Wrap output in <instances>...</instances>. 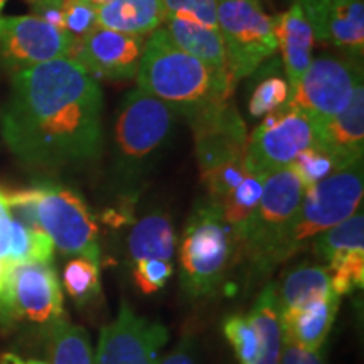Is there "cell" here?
<instances>
[{"mask_svg": "<svg viewBox=\"0 0 364 364\" xmlns=\"http://www.w3.org/2000/svg\"><path fill=\"white\" fill-rule=\"evenodd\" d=\"M103 91L70 58L12 75L0 132L22 166L54 172L97 161L103 150Z\"/></svg>", "mask_w": 364, "mask_h": 364, "instance_id": "obj_1", "label": "cell"}, {"mask_svg": "<svg viewBox=\"0 0 364 364\" xmlns=\"http://www.w3.org/2000/svg\"><path fill=\"white\" fill-rule=\"evenodd\" d=\"M136 88L171 108L186 120L228 102L236 83L172 43L164 27L145 41L136 71Z\"/></svg>", "mask_w": 364, "mask_h": 364, "instance_id": "obj_2", "label": "cell"}, {"mask_svg": "<svg viewBox=\"0 0 364 364\" xmlns=\"http://www.w3.org/2000/svg\"><path fill=\"white\" fill-rule=\"evenodd\" d=\"M174 127L176 113L140 88L122 102L113 127L110 177L127 208L134 206L145 177L169 147Z\"/></svg>", "mask_w": 364, "mask_h": 364, "instance_id": "obj_3", "label": "cell"}, {"mask_svg": "<svg viewBox=\"0 0 364 364\" xmlns=\"http://www.w3.org/2000/svg\"><path fill=\"white\" fill-rule=\"evenodd\" d=\"M7 201L14 218L43 230L63 255L100 265L98 225L75 189L56 182H41L29 189L7 191Z\"/></svg>", "mask_w": 364, "mask_h": 364, "instance_id": "obj_4", "label": "cell"}, {"mask_svg": "<svg viewBox=\"0 0 364 364\" xmlns=\"http://www.w3.org/2000/svg\"><path fill=\"white\" fill-rule=\"evenodd\" d=\"M240 258L236 231L209 199L196 204L179 247L181 289L198 300L215 295Z\"/></svg>", "mask_w": 364, "mask_h": 364, "instance_id": "obj_5", "label": "cell"}, {"mask_svg": "<svg viewBox=\"0 0 364 364\" xmlns=\"http://www.w3.org/2000/svg\"><path fill=\"white\" fill-rule=\"evenodd\" d=\"M304 193L306 186L292 166L267 174L260 203L236 233L240 241V257L248 262L258 279L268 275L282 263V252Z\"/></svg>", "mask_w": 364, "mask_h": 364, "instance_id": "obj_6", "label": "cell"}, {"mask_svg": "<svg viewBox=\"0 0 364 364\" xmlns=\"http://www.w3.org/2000/svg\"><path fill=\"white\" fill-rule=\"evenodd\" d=\"M363 161L336 171L304 193L299 213L287 236L282 263L309 248L316 236L351 218L363 204Z\"/></svg>", "mask_w": 364, "mask_h": 364, "instance_id": "obj_7", "label": "cell"}, {"mask_svg": "<svg viewBox=\"0 0 364 364\" xmlns=\"http://www.w3.org/2000/svg\"><path fill=\"white\" fill-rule=\"evenodd\" d=\"M218 31L235 83L253 75L279 49L273 21L260 0H218Z\"/></svg>", "mask_w": 364, "mask_h": 364, "instance_id": "obj_8", "label": "cell"}, {"mask_svg": "<svg viewBox=\"0 0 364 364\" xmlns=\"http://www.w3.org/2000/svg\"><path fill=\"white\" fill-rule=\"evenodd\" d=\"M65 317L61 282L51 263H12L0 297V327L51 326Z\"/></svg>", "mask_w": 364, "mask_h": 364, "instance_id": "obj_9", "label": "cell"}, {"mask_svg": "<svg viewBox=\"0 0 364 364\" xmlns=\"http://www.w3.org/2000/svg\"><path fill=\"white\" fill-rule=\"evenodd\" d=\"M317 134L318 124L306 112L285 105L268 113L248 136V171L267 176L292 166L302 150L317 147Z\"/></svg>", "mask_w": 364, "mask_h": 364, "instance_id": "obj_10", "label": "cell"}, {"mask_svg": "<svg viewBox=\"0 0 364 364\" xmlns=\"http://www.w3.org/2000/svg\"><path fill=\"white\" fill-rule=\"evenodd\" d=\"M363 83V66L354 58H312L287 107L302 110L318 125L339 115Z\"/></svg>", "mask_w": 364, "mask_h": 364, "instance_id": "obj_11", "label": "cell"}, {"mask_svg": "<svg viewBox=\"0 0 364 364\" xmlns=\"http://www.w3.org/2000/svg\"><path fill=\"white\" fill-rule=\"evenodd\" d=\"M71 46L73 39L66 31L33 14L0 19V66L12 75L68 58Z\"/></svg>", "mask_w": 364, "mask_h": 364, "instance_id": "obj_12", "label": "cell"}, {"mask_svg": "<svg viewBox=\"0 0 364 364\" xmlns=\"http://www.w3.org/2000/svg\"><path fill=\"white\" fill-rule=\"evenodd\" d=\"M169 331L161 322L136 316L122 302L118 316L100 332L95 364H157Z\"/></svg>", "mask_w": 364, "mask_h": 364, "instance_id": "obj_13", "label": "cell"}, {"mask_svg": "<svg viewBox=\"0 0 364 364\" xmlns=\"http://www.w3.org/2000/svg\"><path fill=\"white\" fill-rule=\"evenodd\" d=\"M331 273L332 290L346 297L364 287V215L351 218L316 236L309 245Z\"/></svg>", "mask_w": 364, "mask_h": 364, "instance_id": "obj_14", "label": "cell"}, {"mask_svg": "<svg viewBox=\"0 0 364 364\" xmlns=\"http://www.w3.org/2000/svg\"><path fill=\"white\" fill-rule=\"evenodd\" d=\"M201 176L235 159L247 157L248 130L233 103L208 108L189 118Z\"/></svg>", "mask_w": 364, "mask_h": 364, "instance_id": "obj_15", "label": "cell"}, {"mask_svg": "<svg viewBox=\"0 0 364 364\" xmlns=\"http://www.w3.org/2000/svg\"><path fill=\"white\" fill-rule=\"evenodd\" d=\"M145 38L95 27L83 39L73 41L68 58L95 80L125 81L136 76L145 49Z\"/></svg>", "mask_w": 364, "mask_h": 364, "instance_id": "obj_16", "label": "cell"}, {"mask_svg": "<svg viewBox=\"0 0 364 364\" xmlns=\"http://www.w3.org/2000/svg\"><path fill=\"white\" fill-rule=\"evenodd\" d=\"M306 14L314 38L349 58L364 54V0H324Z\"/></svg>", "mask_w": 364, "mask_h": 364, "instance_id": "obj_17", "label": "cell"}, {"mask_svg": "<svg viewBox=\"0 0 364 364\" xmlns=\"http://www.w3.org/2000/svg\"><path fill=\"white\" fill-rule=\"evenodd\" d=\"M317 149H321L334 161L338 171L363 161L364 85L354 91L351 102L339 115L318 125Z\"/></svg>", "mask_w": 364, "mask_h": 364, "instance_id": "obj_18", "label": "cell"}, {"mask_svg": "<svg viewBox=\"0 0 364 364\" xmlns=\"http://www.w3.org/2000/svg\"><path fill=\"white\" fill-rule=\"evenodd\" d=\"M341 297L329 294L294 311L280 312V329L284 343L299 346L307 351L318 353L334 324Z\"/></svg>", "mask_w": 364, "mask_h": 364, "instance_id": "obj_19", "label": "cell"}, {"mask_svg": "<svg viewBox=\"0 0 364 364\" xmlns=\"http://www.w3.org/2000/svg\"><path fill=\"white\" fill-rule=\"evenodd\" d=\"M272 21L277 46L284 58L285 80L289 81L290 91L294 93L312 61V49L316 43L312 26L297 4H294L289 11L273 16Z\"/></svg>", "mask_w": 364, "mask_h": 364, "instance_id": "obj_20", "label": "cell"}, {"mask_svg": "<svg viewBox=\"0 0 364 364\" xmlns=\"http://www.w3.org/2000/svg\"><path fill=\"white\" fill-rule=\"evenodd\" d=\"M164 29L167 31L172 43L182 51L199 59L216 73L230 76L226 49L220 31L174 16L166 17Z\"/></svg>", "mask_w": 364, "mask_h": 364, "instance_id": "obj_21", "label": "cell"}, {"mask_svg": "<svg viewBox=\"0 0 364 364\" xmlns=\"http://www.w3.org/2000/svg\"><path fill=\"white\" fill-rule=\"evenodd\" d=\"M162 0H113L97 9V27L145 38L164 26Z\"/></svg>", "mask_w": 364, "mask_h": 364, "instance_id": "obj_22", "label": "cell"}, {"mask_svg": "<svg viewBox=\"0 0 364 364\" xmlns=\"http://www.w3.org/2000/svg\"><path fill=\"white\" fill-rule=\"evenodd\" d=\"M177 236L166 213L154 211L132 226L127 238V255L132 265L140 260H171L176 253Z\"/></svg>", "mask_w": 364, "mask_h": 364, "instance_id": "obj_23", "label": "cell"}, {"mask_svg": "<svg viewBox=\"0 0 364 364\" xmlns=\"http://www.w3.org/2000/svg\"><path fill=\"white\" fill-rule=\"evenodd\" d=\"M277 307L280 312L294 311L334 292L331 273L324 265H299L287 272L279 284L273 285ZM336 294V292H334Z\"/></svg>", "mask_w": 364, "mask_h": 364, "instance_id": "obj_24", "label": "cell"}, {"mask_svg": "<svg viewBox=\"0 0 364 364\" xmlns=\"http://www.w3.org/2000/svg\"><path fill=\"white\" fill-rule=\"evenodd\" d=\"M248 317L260 338V356L257 364H280L284 339H282L279 307H277L273 284H268L263 289Z\"/></svg>", "mask_w": 364, "mask_h": 364, "instance_id": "obj_25", "label": "cell"}, {"mask_svg": "<svg viewBox=\"0 0 364 364\" xmlns=\"http://www.w3.org/2000/svg\"><path fill=\"white\" fill-rule=\"evenodd\" d=\"M49 364H95L88 332L65 317L48 326Z\"/></svg>", "mask_w": 364, "mask_h": 364, "instance_id": "obj_26", "label": "cell"}, {"mask_svg": "<svg viewBox=\"0 0 364 364\" xmlns=\"http://www.w3.org/2000/svg\"><path fill=\"white\" fill-rule=\"evenodd\" d=\"M51 238L38 228H31L14 218L11 236V263H51L54 257Z\"/></svg>", "mask_w": 364, "mask_h": 364, "instance_id": "obj_27", "label": "cell"}, {"mask_svg": "<svg viewBox=\"0 0 364 364\" xmlns=\"http://www.w3.org/2000/svg\"><path fill=\"white\" fill-rule=\"evenodd\" d=\"M63 285L78 307H86L102 297L100 268L95 262L75 257L63 270Z\"/></svg>", "mask_w": 364, "mask_h": 364, "instance_id": "obj_28", "label": "cell"}, {"mask_svg": "<svg viewBox=\"0 0 364 364\" xmlns=\"http://www.w3.org/2000/svg\"><path fill=\"white\" fill-rule=\"evenodd\" d=\"M265 177L267 176L250 171L238 188L228 196L226 201L220 206L225 221L233 228L236 233L245 226V223L250 220L255 208L260 203Z\"/></svg>", "mask_w": 364, "mask_h": 364, "instance_id": "obj_29", "label": "cell"}, {"mask_svg": "<svg viewBox=\"0 0 364 364\" xmlns=\"http://www.w3.org/2000/svg\"><path fill=\"white\" fill-rule=\"evenodd\" d=\"M223 332L238 364H257L260 356V338L248 316H231L223 322Z\"/></svg>", "mask_w": 364, "mask_h": 364, "instance_id": "obj_30", "label": "cell"}, {"mask_svg": "<svg viewBox=\"0 0 364 364\" xmlns=\"http://www.w3.org/2000/svg\"><path fill=\"white\" fill-rule=\"evenodd\" d=\"M248 166L247 157L235 159L223 166L216 167V169L206 172L201 176L208 189V199L218 208L226 201V198L241 184V181L248 176Z\"/></svg>", "mask_w": 364, "mask_h": 364, "instance_id": "obj_31", "label": "cell"}, {"mask_svg": "<svg viewBox=\"0 0 364 364\" xmlns=\"http://www.w3.org/2000/svg\"><path fill=\"white\" fill-rule=\"evenodd\" d=\"M292 91L289 81L282 76H267L255 86L248 102V113L252 118H263L289 103Z\"/></svg>", "mask_w": 364, "mask_h": 364, "instance_id": "obj_32", "label": "cell"}, {"mask_svg": "<svg viewBox=\"0 0 364 364\" xmlns=\"http://www.w3.org/2000/svg\"><path fill=\"white\" fill-rule=\"evenodd\" d=\"M294 171L297 172L299 179L302 181V184L307 188L317 184L326 177H329L331 174H334L338 171L336 164L332 159L327 156L326 152H322L321 149L317 147H311L302 150L295 161L292 162Z\"/></svg>", "mask_w": 364, "mask_h": 364, "instance_id": "obj_33", "label": "cell"}, {"mask_svg": "<svg viewBox=\"0 0 364 364\" xmlns=\"http://www.w3.org/2000/svg\"><path fill=\"white\" fill-rule=\"evenodd\" d=\"M174 273L171 260H140L132 265V277L136 289L145 295H152L162 290Z\"/></svg>", "mask_w": 364, "mask_h": 364, "instance_id": "obj_34", "label": "cell"}, {"mask_svg": "<svg viewBox=\"0 0 364 364\" xmlns=\"http://www.w3.org/2000/svg\"><path fill=\"white\" fill-rule=\"evenodd\" d=\"M61 11L65 31L73 41L83 39L97 27V7L90 0H63Z\"/></svg>", "mask_w": 364, "mask_h": 364, "instance_id": "obj_35", "label": "cell"}, {"mask_svg": "<svg viewBox=\"0 0 364 364\" xmlns=\"http://www.w3.org/2000/svg\"><path fill=\"white\" fill-rule=\"evenodd\" d=\"M167 16L218 29V0H162Z\"/></svg>", "mask_w": 364, "mask_h": 364, "instance_id": "obj_36", "label": "cell"}, {"mask_svg": "<svg viewBox=\"0 0 364 364\" xmlns=\"http://www.w3.org/2000/svg\"><path fill=\"white\" fill-rule=\"evenodd\" d=\"M12 213L7 201V191L0 189V257L9 260L12 236Z\"/></svg>", "mask_w": 364, "mask_h": 364, "instance_id": "obj_37", "label": "cell"}, {"mask_svg": "<svg viewBox=\"0 0 364 364\" xmlns=\"http://www.w3.org/2000/svg\"><path fill=\"white\" fill-rule=\"evenodd\" d=\"M280 364H324V359L321 358L318 353H312L295 344L284 343Z\"/></svg>", "mask_w": 364, "mask_h": 364, "instance_id": "obj_38", "label": "cell"}, {"mask_svg": "<svg viewBox=\"0 0 364 364\" xmlns=\"http://www.w3.org/2000/svg\"><path fill=\"white\" fill-rule=\"evenodd\" d=\"M157 364H196V349H194V336L186 334L179 341L174 351L166 356Z\"/></svg>", "mask_w": 364, "mask_h": 364, "instance_id": "obj_39", "label": "cell"}, {"mask_svg": "<svg viewBox=\"0 0 364 364\" xmlns=\"http://www.w3.org/2000/svg\"><path fill=\"white\" fill-rule=\"evenodd\" d=\"M0 364H49L44 361H39V359H24L14 353H4L0 356Z\"/></svg>", "mask_w": 364, "mask_h": 364, "instance_id": "obj_40", "label": "cell"}, {"mask_svg": "<svg viewBox=\"0 0 364 364\" xmlns=\"http://www.w3.org/2000/svg\"><path fill=\"white\" fill-rule=\"evenodd\" d=\"M11 265H12L11 262L0 257V297H2L4 289H6V284H7V279H9V272H11Z\"/></svg>", "mask_w": 364, "mask_h": 364, "instance_id": "obj_41", "label": "cell"}, {"mask_svg": "<svg viewBox=\"0 0 364 364\" xmlns=\"http://www.w3.org/2000/svg\"><path fill=\"white\" fill-rule=\"evenodd\" d=\"M292 2L302 7L304 12H307V11H311V9H314L316 6H318V4H321V2H324V0H292Z\"/></svg>", "mask_w": 364, "mask_h": 364, "instance_id": "obj_42", "label": "cell"}, {"mask_svg": "<svg viewBox=\"0 0 364 364\" xmlns=\"http://www.w3.org/2000/svg\"><path fill=\"white\" fill-rule=\"evenodd\" d=\"M90 2H91V6H93V7L100 9V7H103V6H108V4L113 2V0H90Z\"/></svg>", "mask_w": 364, "mask_h": 364, "instance_id": "obj_43", "label": "cell"}, {"mask_svg": "<svg viewBox=\"0 0 364 364\" xmlns=\"http://www.w3.org/2000/svg\"><path fill=\"white\" fill-rule=\"evenodd\" d=\"M36 2H39V4H53V6H61L63 0H34L33 4H36Z\"/></svg>", "mask_w": 364, "mask_h": 364, "instance_id": "obj_44", "label": "cell"}, {"mask_svg": "<svg viewBox=\"0 0 364 364\" xmlns=\"http://www.w3.org/2000/svg\"><path fill=\"white\" fill-rule=\"evenodd\" d=\"M6 4H7V0H0V12L4 11V7H6Z\"/></svg>", "mask_w": 364, "mask_h": 364, "instance_id": "obj_45", "label": "cell"}, {"mask_svg": "<svg viewBox=\"0 0 364 364\" xmlns=\"http://www.w3.org/2000/svg\"><path fill=\"white\" fill-rule=\"evenodd\" d=\"M27 2H29V4H33V2H34V0H27Z\"/></svg>", "mask_w": 364, "mask_h": 364, "instance_id": "obj_46", "label": "cell"}, {"mask_svg": "<svg viewBox=\"0 0 364 364\" xmlns=\"http://www.w3.org/2000/svg\"><path fill=\"white\" fill-rule=\"evenodd\" d=\"M0 19H2V16H0Z\"/></svg>", "mask_w": 364, "mask_h": 364, "instance_id": "obj_47", "label": "cell"}]
</instances>
